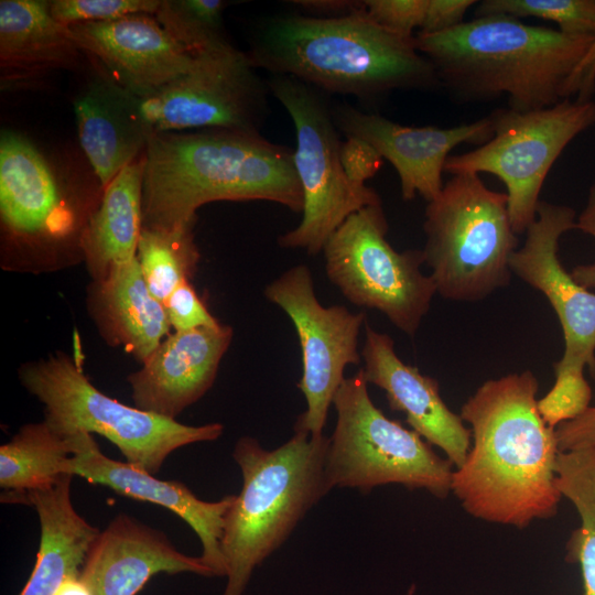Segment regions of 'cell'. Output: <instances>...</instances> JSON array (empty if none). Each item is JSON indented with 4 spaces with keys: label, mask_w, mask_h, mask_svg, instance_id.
<instances>
[{
    "label": "cell",
    "mask_w": 595,
    "mask_h": 595,
    "mask_svg": "<svg viewBox=\"0 0 595 595\" xmlns=\"http://www.w3.org/2000/svg\"><path fill=\"white\" fill-rule=\"evenodd\" d=\"M538 390L524 370L485 381L462 405L473 444L453 472L452 494L470 517L524 529L558 513L560 450L539 412Z\"/></svg>",
    "instance_id": "1"
},
{
    "label": "cell",
    "mask_w": 595,
    "mask_h": 595,
    "mask_svg": "<svg viewBox=\"0 0 595 595\" xmlns=\"http://www.w3.org/2000/svg\"><path fill=\"white\" fill-rule=\"evenodd\" d=\"M218 201H268L303 210L294 150L260 132L204 129L155 133L144 152L142 227L195 225Z\"/></svg>",
    "instance_id": "2"
},
{
    "label": "cell",
    "mask_w": 595,
    "mask_h": 595,
    "mask_svg": "<svg viewBox=\"0 0 595 595\" xmlns=\"http://www.w3.org/2000/svg\"><path fill=\"white\" fill-rule=\"evenodd\" d=\"M593 37L486 15L444 32H418L414 41L440 86L456 100L485 102L506 95L508 108L531 111L564 99L565 84Z\"/></svg>",
    "instance_id": "3"
},
{
    "label": "cell",
    "mask_w": 595,
    "mask_h": 595,
    "mask_svg": "<svg viewBox=\"0 0 595 595\" xmlns=\"http://www.w3.org/2000/svg\"><path fill=\"white\" fill-rule=\"evenodd\" d=\"M247 53L257 68L323 93L372 99L397 89L440 86L414 37L380 26L365 4L343 18L273 17L255 31Z\"/></svg>",
    "instance_id": "4"
},
{
    "label": "cell",
    "mask_w": 595,
    "mask_h": 595,
    "mask_svg": "<svg viewBox=\"0 0 595 595\" xmlns=\"http://www.w3.org/2000/svg\"><path fill=\"white\" fill-rule=\"evenodd\" d=\"M45 153L25 134L0 133V264L42 273L83 261L82 240L104 187Z\"/></svg>",
    "instance_id": "5"
},
{
    "label": "cell",
    "mask_w": 595,
    "mask_h": 595,
    "mask_svg": "<svg viewBox=\"0 0 595 595\" xmlns=\"http://www.w3.org/2000/svg\"><path fill=\"white\" fill-rule=\"evenodd\" d=\"M329 437L294 431L268 451L251 436L235 444L242 475L224 521L221 552L227 567L223 595H244L255 569L290 537L299 521L328 491L325 461Z\"/></svg>",
    "instance_id": "6"
},
{
    "label": "cell",
    "mask_w": 595,
    "mask_h": 595,
    "mask_svg": "<svg viewBox=\"0 0 595 595\" xmlns=\"http://www.w3.org/2000/svg\"><path fill=\"white\" fill-rule=\"evenodd\" d=\"M424 263L443 299L475 302L510 283L518 239L508 197L479 174L452 175L425 208Z\"/></svg>",
    "instance_id": "7"
},
{
    "label": "cell",
    "mask_w": 595,
    "mask_h": 595,
    "mask_svg": "<svg viewBox=\"0 0 595 595\" xmlns=\"http://www.w3.org/2000/svg\"><path fill=\"white\" fill-rule=\"evenodd\" d=\"M18 377L44 405V420L58 432L100 434L127 463L153 475L175 450L216 441L224 432L217 422L186 425L112 399L88 380L80 361L61 350L22 364Z\"/></svg>",
    "instance_id": "8"
},
{
    "label": "cell",
    "mask_w": 595,
    "mask_h": 595,
    "mask_svg": "<svg viewBox=\"0 0 595 595\" xmlns=\"http://www.w3.org/2000/svg\"><path fill=\"white\" fill-rule=\"evenodd\" d=\"M360 368L345 378L333 405L336 425L325 461V480L368 494L382 485L424 489L439 499L452 494L454 465L439 456L415 431L375 405Z\"/></svg>",
    "instance_id": "9"
},
{
    "label": "cell",
    "mask_w": 595,
    "mask_h": 595,
    "mask_svg": "<svg viewBox=\"0 0 595 595\" xmlns=\"http://www.w3.org/2000/svg\"><path fill=\"white\" fill-rule=\"evenodd\" d=\"M268 85L294 126V165L304 201L300 224L281 235L278 244L317 255L349 215L381 199L374 188L347 177L339 130L323 91L290 76L274 75Z\"/></svg>",
    "instance_id": "10"
},
{
    "label": "cell",
    "mask_w": 595,
    "mask_h": 595,
    "mask_svg": "<svg viewBox=\"0 0 595 595\" xmlns=\"http://www.w3.org/2000/svg\"><path fill=\"white\" fill-rule=\"evenodd\" d=\"M494 134L472 151L450 155L444 172L488 173L506 187L512 230L522 235L537 217L543 183L563 150L595 126V101L563 99L531 111L489 113Z\"/></svg>",
    "instance_id": "11"
},
{
    "label": "cell",
    "mask_w": 595,
    "mask_h": 595,
    "mask_svg": "<svg viewBox=\"0 0 595 595\" xmlns=\"http://www.w3.org/2000/svg\"><path fill=\"white\" fill-rule=\"evenodd\" d=\"M381 203L349 215L322 252L325 272L351 304L377 310L409 336L428 314L436 286L421 271L422 250L397 251L387 240Z\"/></svg>",
    "instance_id": "12"
},
{
    "label": "cell",
    "mask_w": 595,
    "mask_h": 595,
    "mask_svg": "<svg viewBox=\"0 0 595 595\" xmlns=\"http://www.w3.org/2000/svg\"><path fill=\"white\" fill-rule=\"evenodd\" d=\"M247 52L231 43L194 56L192 67L153 95L138 98L153 134L230 129L260 132L269 85Z\"/></svg>",
    "instance_id": "13"
},
{
    "label": "cell",
    "mask_w": 595,
    "mask_h": 595,
    "mask_svg": "<svg viewBox=\"0 0 595 595\" xmlns=\"http://www.w3.org/2000/svg\"><path fill=\"white\" fill-rule=\"evenodd\" d=\"M264 296L289 316L300 342L302 376L296 386L306 409L298 416L294 431L322 435L346 366L361 361L358 336L366 315L343 305L321 304L311 271L304 264L294 266L271 281Z\"/></svg>",
    "instance_id": "14"
},
{
    "label": "cell",
    "mask_w": 595,
    "mask_h": 595,
    "mask_svg": "<svg viewBox=\"0 0 595 595\" xmlns=\"http://www.w3.org/2000/svg\"><path fill=\"white\" fill-rule=\"evenodd\" d=\"M575 224L572 207L540 201L537 217L509 266L515 275L548 299L559 318L564 350L553 369L587 367L595 379V293L576 282L558 256L560 237L575 229Z\"/></svg>",
    "instance_id": "15"
},
{
    "label": "cell",
    "mask_w": 595,
    "mask_h": 595,
    "mask_svg": "<svg viewBox=\"0 0 595 595\" xmlns=\"http://www.w3.org/2000/svg\"><path fill=\"white\" fill-rule=\"evenodd\" d=\"M332 115L346 138L364 140L391 163L403 201H412L416 194L428 202L434 199L444 185L442 173L450 152L462 143L479 147L494 134L489 115L451 128L402 126L346 104L337 105Z\"/></svg>",
    "instance_id": "16"
},
{
    "label": "cell",
    "mask_w": 595,
    "mask_h": 595,
    "mask_svg": "<svg viewBox=\"0 0 595 595\" xmlns=\"http://www.w3.org/2000/svg\"><path fill=\"white\" fill-rule=\"evenodd\" d=\"M83 54L119 86L145 98L186 73L194 63L152 14L67 26Z\"/></svg>",
    "instance_id": "17"
},
{
    "label": "cell",
    "mask_w": 595,
    "mask_h": 595,
    "mask_svg": "<svg viewBox=\"0 0 595 595\" xmlns=\"http://www.w3.org/2000/svg\"><path fill=\"white\" fill-rule=\"evenodd\" d=\"M360 354L366 381L385 391L389 408L402 412L411 430L441 448L454 467L462 466L472 445V432L444 402L439 381L403 363L393 339L368 323Z\"/></svg>",
    "instance_id": "18"
},
{
    "label": "cell",
    "mask_w": 595,
    "mask_h": 595,
    "mask_svg": "<svg viewBox=\"0 0 595 595\" xmlns=\"http://www.w3.org/2000/svg\"><path fill=\"white\" fill-rule=\"evenodd\" d=\"M232 336L225 324L170 333L127 377L134 407L175 419L212 388Z\"/></svg>",
    "instance_id": "19"
},
{
    "label": "cell",
    "mask_w": 595,
    "mask_h": 595,
    "mask_svg": "<svg viewBox=\"0 0 595 595\" xmlns=\"http://www.w3.org/2000/svg\"><path fill=\"white\" fill-rule=\"evenodd\" d=\"M77 452L69 473L115 490L117 494L162 506L180 516L201 540L202 560L214 576H226L221 552L225 516L235 495L218 501L198 499L183 483L162 480L129 463L106 456L90 433L76 432Z\"/></svg>",
    "instance_id": "20"
},
{
    "label": "cell",
    "mask_w": 595,
    "mask_h": 595,
    "mask_svg": "<svg viewBox=\"0 0 595 595\" xmlns=\"http://www.w3.org/2000/svg\"><path fill=\"white\" fill-rule=\"evenodd\" d=\"M85 84L73 100L79 147L104 190L139 159L153 136L138 97L113 82L87 58Z\"/></svg>",
    "instance_id": "21"
},
{
    "label": "cell",
    "mask_w": 595,
    "mask_h": 595,
    "mask_svg": "<svg viewBox=\"0 0 595 595\" xmlns=\"http://www.w3.org/2000/svg\"><path fill=\"white\" fill-rule=\"evenodd\" d=\"M159 573L214 576L201 556L180 552L162 531L119 515L100 531L80 576L94 595H136Z\"/></svg>",
    "instance_id": "22"
},
{
    "label": "cell",
    "mask_w": 595,
    "mask_h": 595,
    "mask_svg": "<svg viewBox=\"0 0 595 595\" xmlns=\"http://www.w3.org/2000/svg\"><path fill=\"white\" fill-rule=\"evenodd\" d=\"M83 56L67 26L52 17L47 0L0 1L2 91L39 84L57 71H78Z\"/></svg>",
    "instance_id": "23"
},
{
    "label": "cell",
    "mask_w": 595,
    "mask_h": 595,
    "mask_svg": "<svg viewBox=\"0 0 595 595\" xmlns=\"http://www.w3.org/2000/svg\"><path fill=\"white\" fill-rule=\"evenodd\" d=\"M86 304L104 340L123 347L140 364L171 333L165 307L151 293L137 258L91 280Z\"/></svg>",
    "instance_id": "24"
},
{
    "label": "cell",
    "mask_w": 595,
    "mask_h": 595,
    "mask_svg": "<svg viewBox=\"0 0 595 595\" xmlns=\"http://www.w3.org/2000/svg\"><path fill=\"white\" fill-rule=\"evenodd\" d=\"M73 475L53 485L24 493H2V502L32 505L39 516L41 537L34 569L19 595H53L68 577L80 574L100 530L88 523L71 499Z\"/></svg>",
    "instance_id": "25"
},
{
    "label": "cell",
    "mask_w": 595,
    "mask_h": 595,
    "mask_svg": "<svg viewBox=\"0 0 595 595\" xmlns=\"http://www.w3.org/2000/svg\"><path fill=\"white\" fill-rule=\"evenodd\" d=\"M144 153L105 187L82 240L83 261L91 280L137 258L142 230Z\"/></svg>",
    "instance_id": "26"
},
{
    "label": "cell",
    "mask_w": 595,
    "mask_h": 595,
    "mask_svg": "<svg viewBox=\"0 0 595 595\" xmlns=\"http://www.w3.org/2000/svg\"><path fill=\"white\" fill-rule=\"evenodd\" d=\"M77 452L75 434L64 435L46 420L28 423L0 446V486L24 494L53 485L69 474Z\"/></svg>",
    "instance_id": "27"
},
{
    "label": "cell",
    "mask_w": 595,
    "mask_h": 595,
    "mask_svg": "<svg viewBox=\"0 0 595 595\" xmlns=\"http://www.w3.org/2000/svg\"><path fill=\"white\" fill-rule=\"evenodd\" d=\"M556 484L580 518L566 541L565 560L580 566L583 595H595V450L560 452Z\"/></svg>",
    "instance_id": "28"
},
{
    "label": "cell",
    "mask_w": 595,
    "mask_h": 595,
    "mask_svg": "<svg viewBox=\"0 0 595 595\" xmlns=\"http://www.w3.org/2000/svg\"><path fill=\"white\" fill-rule=\"evenodd\" d=\"M194 226L142 227L137 259L151 293L162 303L181 283L192 281L197 271L201 252L194 239Z\"/></svg>",
    "instance_id": "29"
},
{
    "label": "cell",
    "mask_w": 595,
    "mask_h": 595,
    "mask_svg": "<svg viewBox=\"0 0 595 595\" xmlns=\"http://www.w3.org/2000/svg\"><path fill=\"white\" fill-rule=\"evenodd\" d=\"M224 0H161L154 18L190 55L230 43L226 36Z\"/></svg>",
    "instance_id": "30"
},
{
    "label": "cell",
    "mask_w": 595,
    "mask_h": 595,
    "mask_svg": "<svg viewBox=\"0 0 595 595\" xmlns=\"http://www.w3.org/2000/svg\"><path fill=\"white\" fill-rule=\"evenodd\" d=\"M477 3L475 18L532 17L552 21L567 34L595 33V0H484Z\"/></svg>",
    "instance_id": "31"
},
{
    "label": "cell",
    "mask_w": 595,
    "mask_h": 595,
    "mask_svg": "<svg viewBox=\"0 0 595 595\" xmlns=\"http://www.w3.org/2000/svg\"><path fill=\"white\" fill-rule=\"evenodd\" d=\"M554 374L555 381L548 393L538 399V409L544 422L555 429L578 418L592 405V388L582 369H554Z\"/></svg>",
    "instance_id": "32"
},
{
    "label": "cell",
    "mask_w": 595,
    "mask_h": 595,
    "mask_svg": "<svg viewBox=\"0 0 595 595\" xmlns=\"http://www.w3.org/2000/svg\"><path fill=\"white\" fill-rule=\"evenodd\" d=\"M161 0H50L52 17L68 26L77 23L111 21L132 14L154 15Z\"/></svg>",
    "instance_id": "33"
},
{
    "label": "cell",
    "mask_w": 595,
    "mask_h": 595,
    "mask_svg": "<svg viewBox=\"0 0 595 595\" xmlns=\"http://www.w3.org/2000/svg\"><path fill=\"white\" fill-rule=\"evenodd\" d=\"M429 0H364L366 13L383 29L403 37H414L421 29Z\"/></svg>",
    "instance_id": "34"
},
{
    "label": "cell",
    "mask_w": 595,
    "mask_h": 595,
    "mask_svg": "<svg viewBox=\"0 0 595 595\" xmlns=\"http://www.w3.org/2000/svg\"><path fill=\"white\" fill-rule=\"evenodd\" d=\"M163 305L174 332L215 327L220 324L208 311L191 281L181 283Z\"/></svg>",
    "instance_id": "35"
},
{
    "label": "cell",
    "mask_w": 595,
    "mask_h": 595,
    "mask_svg": "<svg viewBox=\"0 0 595 595\" xmlns=\"http://www.w3.org/2000/svg\"><path fill=\"white\" fill-rule=\"evenodd\" d=\"M340 161L347 177L356 184L365 185L379 171L383 159L369 143L348 137L342 141Z\"/></svg>",
    "instance_id": "36"
},
{
    "label": "cell",
    "mask_w": 595,
    "mask_h": 595,
    "mask_svg": "<svg viewBox=\"0 0 595 595\" xmlns=\"http://www.w3.org/2000/svg\"><path fill=\"white\" fill-rule=\"evenodd\" d=\"M476 3L474 0H429L419 33H439L458 26L467 10Z\"/></svg>",
    "instance_id": "37"
},
{
    "label": "cell",
    "mask_w": 595,
    "mask_h": 595,
    "mask_svg": "<svg viewBox=\"0 0 595 595\" xmlns=\"http://www.w3.org/2000/svg\"><path fill=\"white\" fill-rule=\"evenodd\" d=\"M560 452L595 450V404L578 418L555 428Z\"/></svg>",
    "instance_id": "38"
},
{
    "label": "cell",
    "mask_w": 595,
    "mask_h": 595,
    "mask_svg": "<svg viewBox=\"0 0 595 595\" xmlns=\"http://www.w3.org/2000/svg\"><path fill=\"white\" fill-rule=\"evenodd\" d=\"M595 90V33L594 37L569 77L564 87V99L591 100Z\"/></svg>",
    "instance_id": "39"
},
{
    "label": "cell",
    "mask_w": 595,
    "mask_h": 595,
    "mask_svg": "<svg viewBox=\"0 0 595 595\" xmlns=\"http://www.w3.org/2000/svg\"><path fill=\"white\" fill-rule=\"evenodd\" d=\"M575 229L595 238V181L589 186L584 209L576 217ZM571 274L582 286L588 290L595 289V261L576 266Z\"/></svg>",
    "instance_id": "40"
},
{
    "label": "cell",
    "mask_w": 595,
    "mask_h": 595,
    "mask_svg": "<svg viewBox=\"0 0 595 595\" xmlns=\"http://www.w3.org/2000/svg\"><path fill=\"white\" fill-rule=\"evenodd\" d=\"M292 2L306 12V15L323 19L343 18L364 9V1L353 0H296Z\"/></svg>",
    "instance_id": "41"
},
{
    "label": "cell",
    "mask_w": 595,
    "mask_h": 595,
    "mask_svg": "<svg viewBox=\"0 0 595 595\" xmlns=\"http://www.w3.org/2000/svg\"><path fill=\"white\" fill-rule=\"evenodd\" d=\"M53 595H94L90 586L79 575L64 581Z\"/></svg>",
    "instance_id": "42"
}]
</instances>
